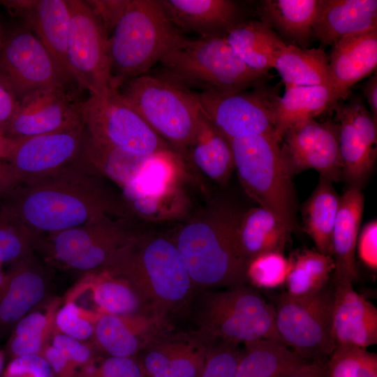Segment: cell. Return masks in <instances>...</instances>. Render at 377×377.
I'll list each match as a JSON object with an SVG mask.
<instances>
[{
  "mask_svg": "<svg viewBox=\"0 0 377 377\" xmlns=\"http://www.w3.org/2000/svg\"><path fill=\"white\" fill-rule=\"evenodd\" d=\"M81 161L74 166L21 184L2 199L0 210L42 236L105 217L131 219L121 194Z\"/></svg>",
  "mask_w": 377,
  "mask_h": 377,
  "instance_id": "obj_1",
  "label": "cell"
},
{
  "mask_svg": "<svg viewBox=\"0 0 377 377\" xmlns=\"http://www.w3.org/2000/svg\"><path fill=\"white\" fill-rule=\"evenodd\" d=\"M241 214L230 205L211 201L175 230L171 238L194 286L228 288L247 282L237 238Z\"/></svg>",
  "mask_w": 377,
  "mask_h": 377,
  "instance_id": "obj_2",
  "label": "cell"
},
{
  "mask_svg": "<svg viewBox=\"0 0 377 377\" xmlns=\"http://www.w3.org/2000/svg\"><path fill=\"white\" fill-rule=\"evenodd\" d=\"M126 280L161 316L190 300L193 283L171 237L138 231L103 269Z\"/></svg>",
  "mask_w": 377,
  "mask_h": 377,
  "instance_id": "obj_3",
  "label": "cell"
},
{
  "mask_svg": "<svg viewBox=\"0 0 377 377\" xmlns=\"http://www.w3.org/2000/svg\"><path fill=\"white\" fill-rule=\"evenodd\" d=\"M184 38L161 0H128L108 38L115 84L147 74Z\"/></svg>",
  "mask_w": 377,
  "mask_h": 377,
  "instance_id": "obj_4",
  "label": "cell"
},
{
  "mask_svg": "<svg viewBox=\"0 0 377 377\" xmlns=\"http://www.w3.org/2000/svg\"><path fill=\"white\" fill-rule=\"evenodd\" d=\"M159 64V75L200 92L241 91L267 83L269 77L244 64L224 36L185 38Z\"/></svg>",
  "mask_w": 377,
  "mask_h": 377,
  "instance_id": "obj_5",
  "label": "cell"
},
{
  "mask_svg": "<svg viewBox=\"0 0 377 377\" xmlns=\"http://www.w3.org/2000/svg\"><path fill=\"white\" fill-rule=\"evenodd\" d=\"M195 319L196 336L207 343L221 341L239 345L261 339L281 342L273 304L246 284L202 291Z\"/></svg>",
  "mask_w": 377,
  "mask_h": 377,
  "instance_id": "obj_6",
  "label": "cell"
},
{
  "mask_svg": "<svg viewBox=\"0 0 377 377\" xmlns=\"http://www.w3.org/2000/svg\"><path fill=\"white\" fill-rule=\"evenodd\" d=\"M229 141L235 168L246 195L293 232L297 228V199L292 177L282 161L280 142L264 135Z\"/></svg>",
  "mask_w": 377,
  "mask_h": 377,
  "instance_id": "obj_7",
  "label": "cell"
},
{
  "mask_svg": "<svg viewBox=\"0 0 377 377\" xmlns=\"http://www.w3.org/2000/svg\"><path fill=\"white\" fill-rule=\"evenodd\" d=\"M121 95L182 158L201 114L196 92L161 75L145 74L123 83Z\"/></svg>",
  "mask_w": 377,
  "mask_h": 377,
  "instance_id": "obj_8",
  "label": "cell"
},
{
  "mask_svg": "<svg viewBox=\"0 0 377 377\" xmlns=\"http://www.w3.org/2000/svg\"><path fill=\"white\" fill-rule=\"evenodd\" d=\"M133 219L105 216L39 236L34 251L45 262L85 273L104 269L138 231Z\"/></svg>",
  "mask_w": 377,
  "mask_h": 377,
  "instance_id": "obj_9",
  "label": "cell"
},
{
  "mask_svg": "<svg viewBox=\"0 0 377 377\" xmlns=\"http://www.w3.org/2000/svg\"><path fill=\"white\" fill-rule=\"evenodd\" d=\"M332 283L306 297L279 294L273 304L281 342L301 358L325 359L334 350L332 329Z\"/></svg>",
  "mask_w": 377,
  "mask_h": 377,
  "instance_id": "obj_10",
  "label": "cell"
},
{
  "mask_svg": "<svg viewBox=\"0 0 377 377\" xmlns=\"http://www.w3.org/2000/svg\"><path fill=\"white\" fill-rule=\"evenodd\" d=\"M81 112L89 136L97 141L142 156L172 149L121 95L119 88L112 87L100 96L89 95L82 101Z\"/></svg>",
  "mask_w": 377,
  "mask_h": 377,
  "instance_id": "obj_11",
  "label": "cell"
},
{
  "mask_svg": "<svg viewBox=\"0 0 377 377\" xmlns=\"http://www.w3.org/2000/svg\"><path fill=\"white\" fill-rule=\"evenodd\" d=\"M279 91V84L264 83L250 90L203 91L196 95L204 114L230 140L258 135L276 138Z\"/></svg>",
  "mask_w": 377,
  "mask_h": 377,
  "instance_id": "obj_12",
  "label": "cell"
},
{
  "mask_svg": "<svg viewBox=\"0 0 377 377\" xmlns=\"http://www.w3.org/2000/svg\"><path fill=\"white\" fill-rule=\"evenodd\" d=\"M70 26L67 61L79 89L100 96L119 88L111 73L108 35L87 1L68 0Z\"/></svg>",
  "mask_w": 377,
  "mask_h": 377,
  "instance_id": "obj_13",
  "label": "cell"
},
{
  "mask_svg": "<svg viewBox=\"0 0 377 377\" xmlns=\"http://www.w3.org/2000/svg\"><path fill=\"white\" fill-rule=\"evenodd\" d=\"M0 78L19 101L27 94L45 88H61L75 93L79 91L28 29L14 32L1 44Z\"/></svg>",
  "mask_w": 377,
  "mask_h": 377,
  "instance_id": "obj_14",
  "label": "cell"
},
{
  "mask_svg": "<svg viewBox=\"0 0 377 377\" xmlns=\"http://www.w3.org/2000/svg\"><path fill=\"white\" fill-rule=\"evenodd\" d=\"M280 151L292 177L313 169L333 182L343 179L338 127L334 121L318 122L313 119L290 126L281 136Z\"/></svg>",
  "mask_w": 377,
  "mask_h": 377,
  "instance_id": "obj_15",
  "label": "cell"
},
{
  "mask_svg": "<svg viewBox=\"0 0 377 377\" xmlns=\"http://www.w3.org/2000/svg\"><path fill=\"white\" fill-rule=\"evenodd\" d=\"M88 139L84 124L70 131L17 139L6 162L21 184L31 182L75 165Z\"/></svg>",
  "mask_w": 377,
  "mask_h": 377,
  "instance_id": "obj_16",
  "label": "cell"
},
{
  "mask_svg": "<svg viewBox=\"0 0 377 377\" xmlns=\"http://www.w3.org/2000/svg\"><path fill=\"white\" fill-rule=\"evenodd\" d=\"M332 109L338 127L342 179L348 186L361 188L376 159L377 121L360 96L347 97Z\"/></svg>",
  "mask_w": 377,
  "mask_h": 377,
  "instance_id": "obj_17",
  "label": "cell"
},
{
  "mask_svg": "<svg viewBox=\"0 0 377 377\" xmlns=\"http://www.w3.org/2000/svg\"><path fill=\"white\" fill-rule=\"evenodd\" d=\"M81 103L65 89L34 91L19 101L5 135L20 139L75 129L84 124Z\"/></svg>",
  "mask_w": 377,
  "mask_h": 377,
  "instance_id": "obj_18",
  "label": "cell"
},
{
  "mask_svg": "<svg viewBox=\"0 0 377 377\" xmlns=\"http://www.w3.org/2000/svg\"><path fill=\"white\" fill-rule=\"evenodd\" d=\"M332 329L334 348H366L377 343V309L348 279L332 276Z\"/></svg>",
  "mask_w": 377,
  "mask_h": 377,
  "instance_id": "obj_19",
  "label": "cell"
},
{
  "mask_svg": "<svg viewBox=\"0 0 377 377\" xmlns=\"http://www.w3.org/2000/svg\"><path fill=\"white\" fill-rule=\"evenodd\" d=\"M49 265L31 253L13 263L0 284V323L12 324L24 317L45 297Z\"/></svg>",
  "mask_w": 377,
  "mask_h": 377,
  "instance_id": "obj_20",
  "label": "cell"
},
{
  "mask_svg": "<svg viewBox=\"0 0 377 377\" xmlns=\"http://www.w3.org/2000/svg\"><path fill=\"white\" fill-rule=\"evenodd\" d=\"M3 3L21 15L28 29L32 30L62 73L76 85L67 61L70 26L68 0L8 1Z\"/></svg>",
  "mask_w": 377,
  "mask_h": 377,
  "instance_id": "obj_21",
  "label": "cell"
},
{
  "mask_svg": "<svg viewBox=\"0 0 377 377\" xmlns=\"http://www.w3.org/2000/svg\"><path fill=\"white\" fill-rule=\"evenodd\" d=\"M332 47L328 59L337 103L348 97L349 90L353 84L376 70L377 29L346 36Z\"/></svg>",
  "mask_w": 377,
  "mask_h": 377,
  "instance_id": "obj_22",
  "label": "cell"
},
{
  "mask_svg": "<svg viewBox=\"0 0 377 377\" xmlns=\"http://www.w3.org/2000/svg\"><path fill=\"white\" fill-rule=\"evenodd\" d=\"M209 344L197 336L155 339L143 349L140 362L149 377H199Z\"/></svg>",
  "mask_w": 377,
  "mask_h": 377,
  "instance_id": "obj_23",
  "label": "cell"
},
{
  "mask_svg": "<svg viewBox=\"0 0 377 377\" xmlns=\"http://www.w3.org/2000/svg\"><path fill=\"white\" fill-rule=\"evenodd\" d=\"M174 25L200 37L225 36L242 20L239 8L231 0H161Z\"/></svg>",
  "mask_w": 377,
  "mask_h": 377,
  "instance_id": "obj_24",
  "label": "cell"
},
{
  "mask_svg": "<svg viewBox=\"0 0 377 377\" xmlns=\"http://www.w3.org/2000/svg\"><path fill=\"white\" fill-rule=\"evenodd\" d=\"M182 158L190 173L195 171L221 186L228 182L235 170L229 140L215 127L202 108L195 133Z\"/></svg>",
  "mask_w": 377,
  "mask_h": 377,
  "instance_id": "obj_25",
  "label": "cell"
},
{
  "mask_svg": "<svg viewBox=\"0 0 377 377\" xmlns=\"http://www.w3.org/2000/svg\"><path fill=\"white\" fill-rule=\"evenodd\" d=\"M161 317L101 314L94 337L100 347L112 357H133L156 339Z\"/></svg>",
  "mask_w": 377,
  "mask_h": 377,
  "instance_id": "obj_26",
  "label": "cell"
},
{
  "mask_svg": "<svg viewBox=\"0 0 377 377\" xmlns=\"http://www.w3.org/2000/svg\"><path fill=\"white\" fill-rule=\"evenodd\" d=\"M377 29L376 0H321L313 37L323 46L355 33Z\"/></svg>",
  "mask_w": 377,
  "mask_h": 377,
  "instance_id": "obj_27",
  "label": "cell"
},
{
  "mask_svg": "<svg viewBox=\"0 0 377 377\" xmlns=\"http://www.w3.org/2000/svg\"><path fill=\"white\" fill-rule=\"evenodd\" d=\"M364 197L361 188L348 186L339 198V206L332 232V275L353 283L357 279L356 244L364 212Z\"/></svg>",
  "mask_w": 377,
  "mask_h": 377,
  "instance_id": "obj_28",
  "label": "cell"
},
{
  "mask_svg": "<svg viewBox=\"0 0 377 377\" xmlns=\"http://www.w3.org/2000/svg\"><path fill=\"white\" fill-rule=\"evenodd\" d=\"M225 38L237 57L254 71L269 75L275 52L286 43L261 21H241Z\"/></svg>",
  "mask_w": 377,
  "mask_h": 377,
  "instance_id": "obj_29",
  "label": "cell"
},
{
  "mask_svg": "<svg viewBox=\"0 0 377 377\" xmlns=\"http://www.w3.org/2000/svg\"><path fill=\"white\" fill-rule=\"evenodd\" d=\"M273 68L285 89L294 86L332 87L328 56L322 48L300 47L285 43L274 54Z\"/></svg>",
  "mask_w": 377,
  "mask_h": 377,
  "instance_id": "obj_30",
  "label": "cell"
},
{
  "mask_svg": "<svg viewBox=\"0 0 377 377\" xmlns=\"http://www.w3.org/2000/svg\"><path fill=\"white\" fill-rule=\"evenodd\" d=\"M321 0H263L258 6L261 22L286 38L305 45L313 37Z\"/></svg>",
  "mask_w": 377,
  "mask_h": 377,
  "instance_id": "obj_31",
  "label": "cell"
},
{
  "mask_svg": "<svg viewBox=\"0 0 377 377\" xmlns=\"http://www.w3.org/2000/svg\"><path fill=\"white\" fill-rule=\"evenodd\" d=\"M291 233L271 212L261 207L242 212L237 228L239 245L246 263L265 253H283Z\"/></svg>",
  "mask_w": 377,
  "mask_h": 377,
  "instance_id": "obj_32",
  "label": "cell"
},
{
  "mask_svg": "<svg viewBox=\"0 0 377 377\" xmlns=\"http://www.w3.org/2000/svg\"><path fill=\"white\" fill-rule=\"evenodd\" d=\"M306 362L279 341H253L244 343L234 377H287Z\"/></svg>",
  "mask_w": 377,
  "mask_h": 377,
  "instance_id": "obj_33",
  "label": "cell"
},
{
  "mask_svg": "<svg viewBox=\"0 0 377 377\" xmlns=\"http://www.w3.org/2000/svg\"><path fill=\"white\" fill-rule=\"evenodd\" d=\"M334 89L330 85L294 86L285 89L276 110L275 135L279 142L290 126L313 119L336 104Z\"/></svg>",
  "mask_w": 377,
  "mask_h": 377,
  "instance_id": "obj_34",
  "label": "cell"
},
{
  "mask_svg": "<svg viewBox=\"0 0 377 377\" xmlns=\"http://www.w3.org/2000/svg\"><path fill=\"white\" fill-rule=\"evenodd\" d=\"M339 198L333 182L319 175L318 183L304 202L302 211L303 229L313 240L316 251L330 256Z\"/></svg>",
  "mask_w": 377,
  "mask_h": 377,
  "instance_id": "obj_35",
  "label": "cell"
},
{
  "mask_svg": "<svg viewBox=\"0 0 377 377\" xmlns=\"http://www.w3.org/2000/svg\"><path fill=\"white\" fill-rule=\"evenodd\" d=\"M149 156L131 153L97 141L89 135L80 160L94 172L121 188L138 175Z\"/></svg>",
  "mask_w": 377,
  "mask_h": 377,
  "instance_id": "obj_36",
  "label": "cell"
},
{
  "mask_svg": "<svg viewBox=\"0 0 377 377\" xmlns=\"http://www.w3.org/2000/svg\"><path fill=\"white\" fill-rule=\"evenodd\" d=\"M80 283L91 291L99 314L130 315L140 309L142 302L124 279L105 269L85 274Z\"/></svg>",
  "mask_w": 377,
  "mask_h": 377,
  "instance_id": "obj_37",
  "label": "cell"
},
{
  "mask_svg": "<svg viewBox=\"0 0 377 377\" xmlns=\"http://www.w3.org/2000/svg\"><path fill=\"white\" fill-rule=\"evenodd\" d=\"M288 260L289 270L285 283V292L288 295L310 296L331 281L334 269L332 256L307 249L295 253Z\"/></svg>",
  "mask_w": 377,
  "mask_h": 377,
  "instance_id": "obj_38",
  "label": "cell"
},
{
  "mask_svg": "<svg viewBox=\"0 0 377 377\" xmlns=\"http://www.w3.org/2000/svg\"><path fill=\"white\" fill-rule=\"evenodd\" d=\"M59 305V300H53L44 311L30 313L19 320L10 343L14 357L40 354L53 333Z\"/></svg>",
  "mask_w": 377,
  "mask_h": 377,
  "instance_id": "obj_39",
  "label": "cell"
},
{
  "mask_svg": "<svg viewBox=\"0 0 377 377\" xmlns=\"http://www.w3.org/2000/svg\"><path fill=\"white\" fill-rule=\"evenodd\" d=\"M326 377H377V355L357 346L336 347L327 362Z\"/></svg>",
  "mask_w": 377,
  "mask_h": 377,
  "instance_id": "obj_40",
  "label": "cell"
},
{
  "mask_svg": "<svg viewBox=\"0 0 377 377\" xmlns=\"http://www.w3.org/2000/svg\"><path fill=\"white\" fill-rule=\"evenodd\" d=\"M289 260L281 252H268L250 259L246 267V281L258 288L275 289L285 285Z\"/></svg>",
  "mask_w": 377,
  "mask_h": 377,
  "instance_id": "obj_41",
  "label": "cell"
},
{
  "mask_svg": "<svg viewBox=\"0 0 377 377\" xmlns=\"http://www.w3.org/2000/svg\"><path fill=\"white\" fill-rule=\"evenodd\" d=\"M38 237L0 210V263H13L34 252Z\"/></svg>",
  "mask_w": 377,
  "mask_h": 377,
  "instance_id": "obj_42",
  "label": "cell"
},
{
  "mask_svg": "<svg viewBox=\"0 0 377 377\" xmlns=\"http://www.w3.org/2000/svg\"><path fill=\"white\" fill-rule=\"evenodd\" d=\"M100 315L68 300L57 311L55 327L70 337L79 341L87 340L94 335L95 324Z\"/></svg>",
  "mask_w": 377,
  "mask_h": 377,
  "instance_id": "obj_43",
  "label": "cell"
},
{
  "mask_svg": "<svg viewBox=\"0 0 377 377\" xmlns=\"http://www.w3.org/2000/svg\"><path fill=\"white\" fill-rule=\"evenodd\" d=\"M209 344L199 377H234L242 349L237 344L216 341Z\"/></svg>",
  "mask_w": 377,
  "mask_h": 377,
  "instance_id": "obj_44",
  "label": "cell"
},
{
  "mask_svg": "<svg viewBox=\"0 0 377 377\" xmlns=\"http://www.w3.org/2000/svg\"><path fill=\"white\" fill-rule=\"evenodd\" d=\"M140 361L133 357H112L104 360L98 365L92 362L77 371L74 377H144Z\"/></svg>",
  "mask_w": 377,
  "mask_h": 377,
  "instance_id": "obj_45",
  "label": "cell"
},
{
  "mask_svg": "<svg viewBox=\"0 0 377 377\" xmlns=\"http://www.w3.org/2000/svg\"><path fill=\"white\" fill-rule=\"evenodd\" d=\"M4 377H55L53 371L40 354L14 357L9 363Z\"/></svg>",
  "mask_w": 377,
  "mask_h": 377,
  "instance_id": "obj_46",
  "label": "cell"
},
{
  "mask_svg": "<svg viewBox=\"0 0 377 377\" xmlns=\"http://www.w3.org/2000/svg\"><path fill=\"white\" fill-rule=\"evenodd\" d=\"M356 253L360 261L369 269H377V221L366 223L357 237Z\"/></svg>",
  "mask_w": 377,
  "mask_h": 377,
  "instance_id": "obj_47",
  "label": "cell"
},
{
  "mask_svg": "<svg viewBox=\"0 0 377 377\" xmlns=\"http://www.w3.org/2000/svg\"><path fill=\"white\" fill-rule=\"evenodd\" d=\"M52 346L60 350L76 367H82L92 362V352L87 345L61 332L54 334Z\"/></svg>",
  "mask_w": 377,
  "mask_h": 377,
  "instance_id": "obj_48",
  "label": "cell"
},
{
  "mask_svg": "<svg viewBox=\"0 0 377 377\" xmlns=\"http://www.w3.org/2000/svg\"><path fill=\"white\" fill-rule=\"evenodd\" d=\"M128 0L88 1L108 36L124 13Z\"/></svg>",
  "mask_w": 377,
  "mask_h": 377,
  "instance_id": "obj_49",
  "label": "cell"
},
{
  "mask_svg": "<svg viewBox=\"0 0 377 377\" xmlns=\"http://www.w3.org/2000/svg\"><path fill=\"white\" fill-rule=\"evenodd\" d=\"M51 367L55 377H74L77 367L57 348L45 346L40 353Z\"/></svg>",
  "mask_w": 377,
  "mask_h": 377,
  "instance_id": "obj_50",
  "label": "cell"
},
{
  "mask_svg": "<svg viewBox=\"0 0 377 377\" xmlns=\"http://www.w3.org/2000/svg\"><path fill=\"white\" fill-rule=\"evenodd\" d=\"M19 101L11 89L0 78V133L5 135L15 113Z\"/></svg>",
  "mask_w": 377,
  "mask_h": 377,
  "instance_id": "obj_51",
  "label": "cell"
},
{
  "mask_svg": "<svg viewBox=\"0 0 377 377\" xmlns=\"http://www.w3.org/2000/svg\"><path fill=\"white\" fill-rule=\"evenodd\" d=\"M20 184L9 163L0 161V199L5 198Z\"/></svg>",
  "mask_w": 377,
  "mask_h": 377,
  "instance_id": "obj_52",
  "label": "cell"
},
{
  "mask_svg": "<svg viewBox=\"0 0 377 377\" xmlns=\"http://www.w3.org/2000/svg\"><path fill=\"white\" fill-rule=\"evenodd\" d=\"M327 362L325 359L307 361L287 377H326Z\"/></svg>",
  "mask_w": 377,
  "mask_h": 377,
  "instance_id": "obj_53",
  "label": "cell"
},
{
  "mask_svg": "<svg viewBox=\"0 0 377 377\" xmlns=\"http://www.w3.org/2000/svg\"><path fill=\"white\" fill-rule=\"evenodd\" d=\"M362 89L369 107V112L377 121V75L375 74L369 77L362 84Z\"/></svg>",
  "mask_w": 377,
  "mask_h": 377,
  "instance_id": "obj_54",
  "label": "cell"
},
{
  "mask_svg": "<svg viewBox=\"0 0 377 377\" xmlns=\"http://www.w3.org/2000/svg\"><path fill=\"white\" fill-rule=\"evenodd\" d=\"M17 139L0 133V161H7L16 145Z\"/></svg>",
  "mask_w": 377,
  "mask_h": 377,
  "instance_id": "obj_55",
  "label": "cell"
},
{
  "mask_svg": "<svg viewBox=\"0 0 377 377\" xmlns=\"http://www.w3.org/2000/svg\"><path fill=\"white\" fill-rule=\"evenodd\" d=\"M3 357L2 353L0 351V374L3 369Z\"/></svg>",
  "mask_w": 377,
  "mask_h": 377,
  "instance_id": "obj_56",
  "label": "cell"
},
{
  "mask_svg": "<svg viewBox=\"0 0 377 377\" xmlns=\"http://www.w3.org/2000/svg\"><path fill=\"white\" fill-rule=\"evenodd\" d=\"M2 280H3V276H2L1 274V272H0V284L2 282Z\"/></svg>",
  "mask_w": 377,
  "mask_h": 377,
  "instance_id": "obj_57",
  "label": "cell"
},
{
  "mask_svg": "<svg viewBox=\"0 0 377 377\" xmlns=\"http://www.w3.org/2000/svg\"><path fill=\"white\" fill-rule=\"evenodd\" d=\"M1 36H0V45H1Z\"/></svg>",
  "mask_w": 377,
  "mask_h": 377,
  "instance_id": "obj_58",
  "label": "cell"
}]
</instances>
